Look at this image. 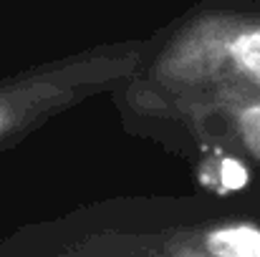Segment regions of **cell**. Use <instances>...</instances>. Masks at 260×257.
Masks as SVG:
<instances>
[{"mask_svg":"<svg viewBox=\"0 0 260 257\" xmlns=\"http://www.w3.org/2000/svg\"><path fill=\"white\" fill-rule=\"evenodd\" d=\"M182 68H189L197 63V76L215 61H228L233 63L235 74L240 79H245L248 84L260 88V25L255 28H243L235 30L233 35L222 38L220 51L210 43V38H200L187 46V51L177 58Z\"/></svg>","mask_w":260,"mask_h":257,"instance_id":"6da1fadb","label":"cell"},{"mask_svg":"<svg viewBox=\"0 0 260 257\" xmlns=\"http://www.w3.org/2000/svg\"><path fill=\"white\" fill-rule=\"evenodd\" d=\"M210 252L215 255H260V232L253 227H228L210 237Z\"/></svg>","mask_w":260,"mask_h":257,"instance_id":"7a4b0ae2","label":"cell"},{"mask_svg":"<svg viewBox=\"0 0 260 257\" xmlns=\"http://www.w3.org/2000/svg\"><path fill=\"white\" fill-rule=\"evenodd\" d=\"M235 121H238L240 139L253 152V157L260 159V101H250V103L240 106L235 114Z\"/></svg>","mask_w":260,"mask_h":257,"instance_id":"3957f363","label":"cell"},{"mask_svg":"<svg viewBox=\"0 0 260 257\" xmlns=\"http://www.w3.org/2000/svg\"><path fill=\"white\" fill-rule=\"evenodd\" d=\"M212 176H215V189L220 192H233L240 189L248 181V171L235 159H220L212 164Z\"/></svg>","mask_w":260,"mask_h":257,"instance_id":"277c9868","label":"cell"}]
</instances>
